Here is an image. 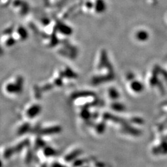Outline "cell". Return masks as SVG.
Instances as JSON below:
<instances>
[{
	"label": "cell",
	"instance_id": "obj_1",
	"mask_svg": "<svg viewBox=\"0 0 167 167\" xmlns=\"http://www.w3.org/2000/svg\"><path fill=\"white\" fill-rule=\"evenodd\" d=\"M24 83V78L21 74H14L2 84L1 87V92L6 97L10 98H16L23 92Z\"/></svg>",
	"mask_w": 167,
	"mask_h": 167
},
{
	"label": "cell",
	"instance_id": "obj_2",
	"mask_svg": "<svg viewBox=\"0 0 167 167\" xmlns=\"http://www.w3.org/2000/svg\"><path fill=\"white\" fill-rule=\"evenodd\" d=\"M42 105L40 101L32 100L26 103L21 112V119L29 122H34L41 114Z\"/></svg>",
	"mask_w": 167,
	"mask_h": 167
},
{
	"label": "cell",
	"instance_id": "obj_3",
	"mask_svg": "<svg viewBox=\"0 0 167 167\" xmlns=\"http://www.w3.org/2000/svg\"><path fill=\"white\" fill-rule=\"evenodd\" d=\"M62 131L63 127L61 125L56 122H46L40 123L36 133L51 139V137L60 134Z\"/></svg>",
	"mask_w": 167,
	"mask_h": 167
},
{
	"label": "cell",
	"instance_id": "obj_4",
	"mask_svg": "<svg viewBox=\"0 0 167 167\" xmlns=\"http://www.w3.org/2000/svg\"><path fill=\"white\" fill-rule=\"evenodd\" d=\"M58 152V151L56 147L48 144L36 152V157L40 162L48 163V161L56 157Z\"/></svg>",
	"mask_w": 167,
	"mask_h": 167
},
{
	"label": "cell",
	"instance_id": "obj_5",
	"mask_svg": "<svg viewBox=\"0 0 167 167\" xmlns=\"http://www.w3.org/2000/svg\"><path fill=\"white\" fill-rule=\"evenodd\" d=\"M82 149L78 146L68 147L58 158L63 163L69 165L73 161L79 158L82 154Z\"/></svg>",
	"mask_w": 167,
	"mask_h": 167
},
{
	"label": "cell",
	"instance_id": "obj_6",
	"mask_svg": "<svg viewBox=\"0 0 167 167\" xmlns=\"http://www.w3.org/2000/svg\"><path fill=\"white\" fill-rule=\"evenodd\" d=\"M36 121L29 122L21 119L14 127V134L18 137L24 136L33 134L34 132Z\"/></svg>",
	"mask_w": 167,
	"mask_h": 167
},
{
	"label": "cell",
	"instance_id": "obj_7",
	"mask_svg": "<svg viewBox=\"0 0 167 167\" xmlns=\"http://www.w3.org/2000/svg\"><path fill=\"white\" fill-rule=\"evenodd\" d=\"M14 27V25L10 26L6 28L0 36V42L2 46H6V48H10L13 46L16 43L12 36V31Z\"/></svg>",
	"mask_w": 167,
	"mask_h": 167
},
{
	"label": "cell",
	"instance_id": "obj_8",
	"mask_svg": "<svg viewBox=\"0 0 167 167\" xmlns=\"http://www.w3.org/2000/svg\"><path fill=\"white\" fill-rule=\"evenodd\" d=\"M19 154L21 155L20 157L22 162L27 166H31L36 157V151L31 147V146L25 148Z\"/></svg>",
	"mask_w": 167,
	"mask_h": 167
},
{
	"label": "cell",
	"instance_id": "obj_9",
	"mask_svg": "<svg viewBox=\"0 0 167 167\" xmlns=\"http://www.w3.org/2000/svg\"><path fill=\"white\" fill-rule=\"evenodd\" d=\"M12 36L16 42H24L28 37V32L23 26L18 25L13 27Z\"/></svg>",
	"mask_w": 167,
	"mask_h": 167
},
{
	"label": "cell",
	"instance_id": "obj_10",
	"mask_svg": "<svg viewBox=\"0 0 167 167\" xmlns=\"http://www.w3.org/2000/svg\"><path fill=\"white\" fill-rule=\"evenodd\" d=\"M16 154H19L22 150L30 146V135L18 137L17 139L12 144Z\"/></svg>",
	"mask_w": 167,
	"mask_h": 167
},
{
	"label": "cell",
	"instance_id": "obj_11",
	"mask_svg": "<svg viewBox=\"0 0 167 167\" xmlns=\"http://www.w3.org/2000/svg\"><path fill=\"white\" fill-rule=\"evenodd\" d=\"M0 154L4 162L11 160L16 155H17L12 144L1 146L0 147Z\"/></svg>",
	"mask_w": 167,
	"mask_h": 167
},
{
	"label": "cell",
	"instance_id": "obj_12",
	"mask_svg": "<svg viewBox=\"0 0 167 167\" xmlns=\"http://www.w3.org/2000/svg\"><path fill=\"white\" fill-rule=\"evenodd\" d=\"M13 9L20 16L26 15L29 9V6L24 0H14L13 2Z\"/></svg>",
	"mask_w": 167,
	"mask_h": 167
},
{
	"label": "cell",
	"instance_id": "obj_13",
	"mask_svg": "<svg viewBox=\"0 0 167 167\" xmlns=\"http://www.w3.org/2000/svg\"><path fill=\"white\" fill-rule=\"evenodd\" d=\"M42 94L43 92L40 88L39 85H36L34 86L31 91V96H32V100L41 101L42 99Z\"/></svg>",
	"mask_w": 167,
	"mask_h": 167
},
{
	"label": "cell",
	"instance_id": "obj_14",
	"mask_svg": "<svg viewBox=\"0 0 167 167\" xmlns=\"http://www.w3.org/2000/svg\"><path fill=\"white\" fill-rule=\"evenodd\" d=\"M48 167H69L67 164L63 163L59 159H53L48 161Z\"/></svg>",
	"mask_w": 167,
	"mask_h": 167
},
{
	"label": "cell",
	"instance_id": "obj_15",
	"mask_svg": "<svg viewBox=\"0 0 167 167\" xmlns=\"http://www.w3.org/2000/svg\"><path fill=\"white\" fill-rule=\"evenodd\" d=\"M4 160H2V157H1V154H0V167H3L4 166Z\"/></svg>",
	"mask_w": 167,
	"mask_h": 167
}]
</instances>
